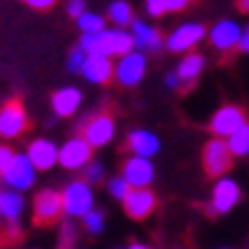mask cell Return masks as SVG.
<instances>
[{
	"label": "cell",
	"mask_w": 249,
	"mask_h": 249,
	"mask_svg": "<svg viewBox=\"0 0 249 249\" xmlns=\"http://www.w3.org/2000/svg\"><path fill=\"white\" fill-rule=\"evenodd\" d=\"M88 55H107L120 57L124 53L135 50V40L127 28H105L100 33H80L77 43Z\"/></svg>",
	"instance_id": "1"
},
{
	"label": "cell",
	"mask_w": 249,
	"mask_h": 249,
	"mask_svg": "<svg viewBox=\"0 0 249 249\" xmlns=\"http://www.w3.org/2000/svg\"><path fill=\"white\" fill-rule=\"evenodd\" d=\"M95 207V190L85 179H72L62 187V212L68 219H82Z\"/></svg>",
	"instance_id": "2"
},
{
	"label": "cell",
	"mask_w": 249,
	"mask_h": 249,
	"mask_svg": "<svg viewBox=\"0 0 249 249\" xmlns=\"http://www.w3.org/2000/svg\"><path fill=\"white\" fill-rule=\"evenodd\" d=\"M232 162L234 155L230 152V144H227L224 137H214L207 140L204 150H202V164H204V172L210 177H222L232 170Z\"/></svg>",
	"instance_id": "3"
},
{
	"label": "cell",
	"mask_w": 249,
	"mask_h": 249,
	"mask_svg": "<svg viewBox=\"0 0 249 249\" xmlns=\"http://www.w3.org/2000/svg\"><path fill=\"white\" fill-rule=\"evenodd\" d=\"M144 72H147V55L142 50H130V53L115 57V80L122 88L140 85Z\"/></svg>",
	"instance_id": "4"
},
{
	"label": "cell",
	"mask_w": 249,
	"mask_h": 249,
	"mask_svg": "<svg viewBox=\"0 0 249 249\" xmlns=\"http://www.w3.org/2000/svg\"><path fill=\"white\" fill-rule=\"evenodd\" d=\"M239 199H242V187H239V182L237 179H232V177H227V175H222V177H217V182H214V187H212V195H210V212L212 214H230L234 207L239 204Z\"/></svg>",
	"instance_id": "5"
},
{
	"label": "cell",
	"mask_w": 249,
	"mask_h": 249,
	"mask_svg": "<svg viewBox=\"0 0 249 249\" xmlns=\"http://www.w3.org/2000/svg\"><path fill=\"white\" fill-rule=\"evenodd\" d=\"M207 37V28L202 23H182L177 28H172L167 35H164V48H167L170 53H190L192 48H197L202 40Z\"/></svg>",
	"instance_id": "6"
},
{
	"label": "cell",
	"mask_w": 249,
	"mask_h": 249,
	"mask_svg": "<svg viewBox=\"0 0 249 249\" xmlns=\"http://www.w3.org/2000/svg\"><path fill=\"white\" fill-rule=\"evenodd\" d=\"M92 150L95 147L82 135L65 140L60 144V167L70 172H82V167L92 160Z\"/></svg>",
	"instance_id": "7"
},
{
	"label": "cell",
	"mask_w": 249,
	"mask_h": 249,
	"mask_svg": "<svg viewBox=\"0 0 249 249\" xmlns=\"http://www.w3.org/2000/svg\"><path fill=\"white\" fill-rule=\"evenodd\" d=\"M37 179V170H35V164L30 162V157L25 152H18L13 164H10V170L0 177V182H3L5 187H10V190H18V192H28L30 187L35 184Z\"/></svg>",
	"instance_id": "8"
},
{
	"label": "cell",
	"mask_w": 249,
	"mask_h": 249,
	"mask_svg": "<svg viewBox=\"0 0 249 249\" xmlns=\"http://www.w3.org/2000/svg\"><path fill=\"white\" fill-rule=\"evenodd\" d=\"M80 130H82V137H85L95 150H100V147H107L112 142L117 127H115V117L110 112H97V115L88 117L85 124H80Z\"/></svg>",
	"instance_id": "9"
},
{
	"label": "cell",
	"mask_w": 249,
	"mask_h": 249,
	"mask_svg": "<svg viewBox=\"0 0 249 249\" xmlns=\"http://www.w3.org/2000/svg\"><path fill=\"white\" fill-rule=\"evenodd\" d=\"M28 130V112L23 107V102L10 100L0 107V140L10 142L15 137H20Z\"/></svg>",
	"instance_id": "10"
},
{
	"label": "cell",
	"mask_w": 249,
	"mask_h": 249,
	"mask_svg": "<svg viewBox=\"0 0 249 249\" xmlns=\"http://www.w3.org/2000/svg\"><path fill=\"white\" fill-rule=\"evenodd\" d=\"M62 214V192L57 190H40L33 197V219L35 224H55Z\"/></svg>",
	"instance_id": "11"
},
{
	"label": "cell",
	"mask_w": 249,
	"mask_h": 249,
	"mask_svg": "<svg viewBox=\"0 0 249 249\" xmlns=\"http://www.w3.org/2000/svg\"><path fill=\"white\" fill-rule=\"evenodd\" d=\"M242 25L232 18H222L219 23L212 25V30H207V40L217 53H232L239 48V40H242Z\"/></svg>",
	"instance_id": "12"
},
{
	"label": "cell",
	"mask_w": 249,
	"mask_h": 249,
	"mask_svg": "<svg viewBox=\"0 0 249 249\" xmlns=\"http://www.w3.org/2000/svg\"><path fill=\"white\" fill-rule=\"evenodd\" d=\"M122 210L130 219H147L155 210H157V195L150 190V187H132L127 192V197L122 199Z\"/></svg>",
	"instance_id": "13"
},
{
	"label": "cell",
	"mask_w": 249,
	"mask_h": 249,
	"mask_svg": "<svg viewBox=\"0 0 249 249\" xmlns=\"http://www.w3.org/2000/svg\"><path fill=\"white\" fill-rule=\"evenodd\" d=\"M25 155L30 157V162L35 164L37 172H50L53 167L60 164V144H55L48 137H35L28 142Z\"/></svg>",
	"instance_id": "14"
},
{
	"label": "cell",
	"mask_w": 249,
	"mask_h": 249,
	"mask_svg": "<svg viewBox=\"0 0 249 249\" xmlns=\"http://www.w3.org/2000/svg\"><path fill=\"white\" fill-rule=\"evenodd\" d=\"M244 122H247V115H244L242 107H237V105H222L212 115V120H210V132L214 137H224L227 140L234 130H239Z\"/></svg>",
	"instance_id": "15"
},
{
	"label": "cell",
	"mask_w": 249,
	"mask_h": 249,
	"mask_svg": "<svg viewBox=\"0 0 249 249\" xmlns=\"http://www.w3.org/2000/svg\"><path fill=\"white\" fill-rule=\"evenodd\" d=\"M124 179L130 182V187H150L155 179V164L152 157H140V155H130L122 162V172Z\"/></svg>",
	"instance_id": "16"
},
{
	"label": "cell",
	"mask_w": 249,
	"mask_h": 249,
	"mask_svg": "<svg viewBox=\"0 0 249 249\" xmlns=\"http://www.w3.org/2000/svg\"><path fill=\"white\" fill-rule=\"evenodd\" d=\"M130 33H132V40H135V50L157 53V50H162V45H164L162 33H160L155 25H150L147 20H142V18H135V20H132Z\"/></svg>",
	"instance_id": "17"
},
{
	"label": "cell",
	"mask_w": 249,
	"mask_h": 249,
	"mask_svg": "<svg viewBox=\"0 0 249 249\" xmlns=\"http://www.w3.org/2000/svg\"><path fill=\"white\" fill-rule=\"evenodd\" d=\"M80 75L88 82H92V85H107L115 77V62L107 55H88Z\"/></svg>",
	"instance_id": "18"
},
{
	"label": "cell",
	"mask_w": 249,
	"mask_h": 249,
	"mask_svg": "<svg viewBox=\"0 0 249 249\" xmlns=\"http://www.w3.org/2000/svg\"><path fill=\"white\" fill-rule=\"evenodd\" d=\"M25 212V195L10 190V187H0V222L5 224H20V217Z\"/></svg>",
	"instance_id": "19"
},
{
	"label": "cell",
	"mask_w": 249,
	"mask_h": 249,
	"mask_svg": "<svg viewBox=\"0 0 249 249\" xmlns=\"http://www.w3.org/2000/svg\"><path fill=\"white\" fill-rule=\"evenodd\" d=\"M50 105H53L55 117H62V120L72 117V115L80 110V105H82V90H80V88H72V85L60 88V90L53 92Z\"/></svg>",
	"instance_id": "20"
},
{
	"label": "cell",
	"mask_w": 249,
	"mask_h": 249,
	"mask_svg": "<svg viewBox=\"0 0 249 249\" xmlns=\"http://www.w3.org/2000/svg\"><path fill=\"white\" fill-rule=\"evenodd\" d=\"M162 147L160 137L152 130H132L127 135V150L140 157H155Z\"/></svg>",
	"instance_id": "21"
},
{
	"label": "cell",
	"mask_w": 249,
	"mask_h": 249,
	"mask_svg": "<svg viewBox=\"0 0 249 249\" xmlns=\"http://www.w3.org/2000/svg\"><path fill=\"white\" fill-rule=\"evenodd\" d=\"M204 65H207L204 55H199V53H192V50H190V53H184V55L179 57L175 72L179 75V80L184 82V85H190V82H195V80L202 75Z\"/></svg>",
	"instance_id": "22"
},
{
	"label": "cell",
	"mask_w": 249,
	"mask_h": 249,
	"mask_svg": "<svg viewBox=\"0 0 249 249\" xmlns=\"http://www.w3.org/2000/svg\"><path fill=\"white\" fill-rule=\"evenodd\" d=\"M107 20L115 25V28H127L132 25L135 20V8L127 3V0H112L107 5Z\"/></svg>",
	"instance_id": "23"
},
{
	"label": "cell",
	"mask_w": 249,
	"mask_h": 249,
	"mask_svg": "<svg viewBox=\"0 0 249 249\" xmlns=\"http://www.w3.org/2000/svg\"><path fill=\"white\" fill-rule=\"evenodd\" d=\"M227 144H230V152L234 157H249V122H244L239 130L227 137Z\"/></svg>",
	"instance_id": "24"
},
{
	"label": "cell",
	"mask_w": 249,
	"mask_h": 249,
	"mask_svg": "<svg viewBox=\"0 0 249 249\" xmlns=\"http://www.w3.org/2000/svg\"><path fill=\"white\" fill-rule=\"evenodd\" d=\"M75 23L80 33H100L107 28V18H102L100 13H92V10H85L80 18H75Z\"/></svg>",
	"instance_id": "25"
},
{
	"label": "cell",
	"mask_w": 249,
	"mask_h": 249,
	"mask_svg": "<svg viewBox=\"0 0 249 249\" xmlns=\"http://www.w3.org/2000/svg\"><path fill=\"white\" fill-rule=\"evenodd\" d=\"M82 227H85L88 234H102V230H105V212L92 207V210L82 217Z\"/></svg>",
	"instance_id": "26"
},
{
	"label": "cell",
	"mask_w": 249,
	"mask_h": 249,
	"mask_svg": "<svg viewBox=\"0 0 249 249\" xmlns=\"http://www.w3.org/2000/svg\"><path fill=\"white\" fill-rule=\"evenodd\" d=\"M82 179L90 182L92 187L100 184L102 179H105V164H102L100 160H90L85 167H82Z\"/></svg>",
	"instance_id": "27"
},
{
	"label": "cell",
	"mask_w": 249,
	"mask_h": 249,
	"mask_svg": "<svg viewBox=\"0 0 249 249\" xmlns=\"http://www.w3.org/2000/svg\"><path fill=\"white\" fill-rule=\"evenodd\" d=\"M132 190L130 187V182L124 179L122 175H117V177H110L107 179V192H110V197L112 199H117V202H122L124 197H127V192Z\"/></svg>",
	"instance_id": "28"
},
{
	"label": "cell",
	"mask_w": 249,
	"mask_h": 249,
	"mask_svg": "<svg viewBox=\"0 0 249 249\" xmlns=\"http://www.w3.org/2000/svg\"><path fill=\"white\" fill-rule=\"evenodd\" d=\"M85 57H88V53L82 50L80 45H77L75 50H70V55H68V72L80 75V72H82V65H85Z\"/></svg>",
	"instance_id": "29"
},
{
	"label": "cell",
	"mask_w": 249,
	"mask_h": 249,
	"mask_svg": "<svg viewBox=\"0 0 249 249\" xmlns=\"http://www.w3.org/2000/svg\"><path fill=\"white\" fill-rule=\"evenodd\" d=\"M15 147H10L8 142H0V177H3L8 170H10V164H13V160H15Z\"/></svg>",
	"instance_id": "30"
},
{
	"label": "cell",
	"mask_w": 249,
	"mask_h": 249,
	"mask_svg": "<svg viewBox=\"0 0 249 249\" xmlns=\"http://www.w3.org/2000/svg\"><path fill=\"white\" fill-rule=\"evenodd\" d=\"M144 13L150 18H162L167 13V0H144Z\"/></svg>",
	"instance_id": "31"
},
{
	"label": "cell",
	"mask_w": 249,
	"mask_h": 249,
	"mask_svg": "<svg viewBox=\"0 0 249 249\" xmlns=\"http://www.w3.org/2000/svg\"><path fill=\"white\" fill-rule=\"evenodd\" d=\"M88 10V0H65V13L70 18H80Z\"/></svg>",
	"instance_id": "32"
},
{
	"label": "cell",
	"mask_w": 249,
	"mask_h": 249,
	"mask_svg": "<svg viewBox=\"0 0 249 249\" xmlns=\"http://www.w3.org/2000/svg\"><path fill=\"white\" fill-rule=\"evenodd\" d=\"M20 3H25V5L33 8V10L45 13V10H53V8L57 5V0H20Z\"/></svg>",
	"instance_id": "33"
},
{
	"label": "cell",
	"mask_w": 249,
	"mask_h": 249,
	"mask_svg": "<svg viewBox=\"0 0 249 249\" xmlns=\"http://www.w3.org/2000/svg\"><path fill=\"white\" fill-rule=\"evenodd\" d=\"M195 3V0H167V13H182Z\"/></svg>",
	"instance_id": "34"
},
{
	"label": "cell",
	"mask_w": 249,
	"mask_h": 249,
	"mask_svg": "<svg viewBox=\"0 0 249 249\" xmlns=\"http://www.w3.org/2000/svg\"><path fill=\"white\" fill-rule=\"evenodd\" d=\"M60 239H62V244L75 242V224H70V222L62 224V230H60Z\"/></svg>",
	"instance_id": "35"
},
{
	"label": "cell",
	"mask_w": 249,
	"mask_h": 249,
	"mask_svg": "<svg viewBox=\"0 0 249 249\" xmlns=\"http://www.w3.org/2000/svg\"><path fill=\"white\" fill-rule=\"evenodd\" d=\"M164 85H167L170 90H179V88L184 85V82L179 80V75H177V72H167V75H164Z\"/></svg>",
	"instance_id": "36"
},
{
	"label": "cell",
	"mask_w": 249,
	"mask_h": 249,
	"mask_svg": "<svg viewBox=\"0 0 249 249\" xmlns=\"http://www.w3.org/2000/svg\"><path fill=\"white\" fill-rule=\"evenodd\" d=\"M239 50L244 53V55H249V23L244 25V30H242V40H239Z\"/></svg>",
	"instance_id": "37"
},
{
	"label": "cell",
	"mask_w": 249,
	"mask_h": 249,
	"mask_svg": "<svg viewBox=\"0 0 249 249\" xmlns=\"http://www.w3.org/2000/svg\"><path fill=\"white\" fill-rule=\"evenodd\" d=\"M124 249H155V247H150V244H144V242H132V244H127Z\"/></svg>",
	"instance_id": "38"
},
{
	"label": "cell",
	"mask_w": 249,
	"mask_h": 249,
	"mask_svg": "<svg viewBox=\"0 0 249 249\" xmlns=\"http://www.w3.org/2000/svg\"><path fill=\"white\" fill-rule=\"evenodd\" d=\"M237 5H239L242 13H249V0H237Z\"/></svg>",
	"instance_id": "39"
},
{
	"label": "cell",
	"mask_w": 249,
	"mask_h": 249,
	"mask_svg": "<svg viewBox=\"0 0 249 249\" xmlns=\"http://www.w3.org/2000/svg\"><path fill=\"white\" fill-rule=\"evenodd\" d=\"M115 249H124V247H115Z\"/></svg>",
	"instance_id": "40"
},
{
	"label": "cell",
	"mask_w": 249,
	"mask_h": 249,
	"mask_svg": "<svg viewBox=\"0 0 249 249\" xmlns=\"http://www.w3.org/2000/svg\"><path fill=\"white\" fill-rule=\"evenodd\" d=\"M62 249H68V247H62Z\"/></svg>",
	"instance_id": "41"
},
{
	"label": "cell",
	"mask_w": 249,
	"mask_h": 249,
	"mask_svg": "<svg viewBox=\"0 0 249 249\" xmlns=\"http://www.w3.org/2000/svg\"><path fill=\"white\" fill-rule=\"evenodd\" d=\"M222 249H227V247H222Z\"/></svg>",
	"instance_id": "42"
}]
</instances>
